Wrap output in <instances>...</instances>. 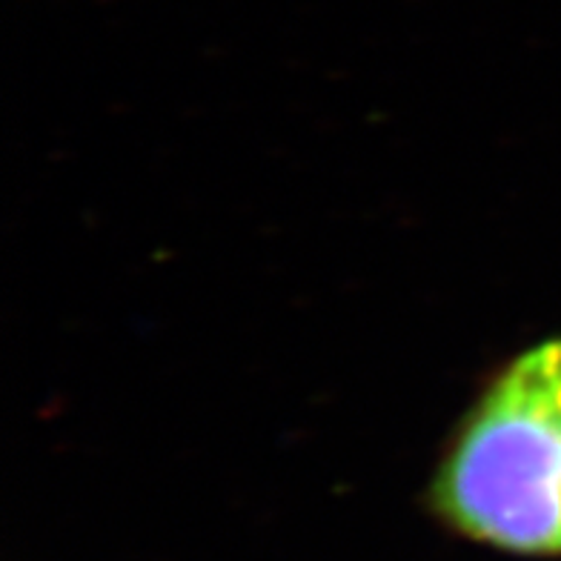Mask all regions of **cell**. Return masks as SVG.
Wrapping results in <instances>:
<instances>
[{"instance_id": "cell-1", "label": "cell", "mask_w": 561, "mask_h": 561, "mask_svg": "<svg viewBox=\"0 0 561 561\" xmlns=\"http://www.w3.org/2000/svg\"><path fill=\"white\" fill-rule=\"evenodd\" d=\"M433 504L484 545L561 553V339L518 355L484 392L433 481Z\"/></svg>"}]
</instances>
